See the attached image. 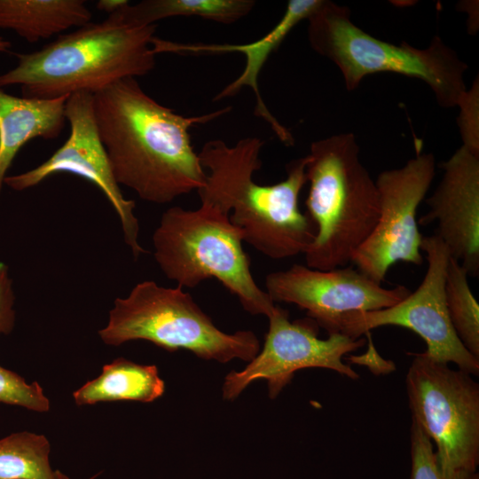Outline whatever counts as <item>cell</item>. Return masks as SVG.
<instances>
[{
  "label": "cell",
  "mask_w": 479,
  "mask_h": 479,
  "mask_svg": "<svg viewBox=\"0 0 479 479\" xmlns=\"http://www.w3.org/2000/svg\"><path fill=\"white\" fill-rule=\"evenodd\" d=\"M405 377L413 420L436 447L446 475L476 472L479 464V384L472 375L422 353Z\"/></svg>",
  "instance_id": "cell-8"
},
{
  "label": "cell",
  "mask_w": 479,
  "mask_h": 479,
  "mask_svg": "<svg viewBox=\"0 0 479 479\" xmlns=\"http://www.w3.org/2000/svg\"><path fill=\"white\" fill-rule=\"evenodd\" d=\"M93 94L76 92L65 104L70 135L45 161L26 172L8 175L4 185L21 192L32 188L57 173L67 172L95 185L114 208L123 239L135 260L146 251L138 242L139 223L134 213L135 201L126 199L116 182L106 149L100 139L94 114Z\"/></svg>",
  "instance_id": "cell-12"
},
{
  "label": "cell",
  "mask_w": 479,
  "mask_h": 479,
  "mask_svg": "<svg viewBox=\"0 0 479 479\" xmlns=\"http://www.w3.org/2000/svg\"><path fill=\"white\" fill-rule=\"evenodd\" d=\"M269 329L259 353L241 371H232L224 379L223 397L233 400L253 381L267 382L270 398H275L292 381L296 371L325 368L351 380L359 374L343 362V357L365 345V339L340 334L318 336V326L308 318L289 321V312L276 305L268 317Z\"/></svg>",
  "instance_id": "cell-10"
},
{
  "label": "cell",
  "mask_w": 479,
  "mask_h": 479,
  "mask_svg": "<svg viewBox=\"0 0 479 479\" xmlns=\"http://www.w3.org/2000/svg\"><path fill=\"white\" fill-rule=\"evenodd\" d=\"M155 24H137L114 12L38 51L16 53L17 65L0 75V88L20 85L22 97L53 99L95 94L117 81L145 76L155 67Z\"/></svg>",
  "instance_id": "cell-3"
},
{
  "label": "cell",
  "mask_w": 479,
  "mask_h": 479,
  "mask_svg": "<svg viewBox=\"0 0 479 479\" xmlns=\"http://www.w3.org/2000/svg\"><path fill=\"white\" fill-rule=\"evenodd\" d=\"M12 47L10 41L0 35V52H7Z\"/></svg>",
  "instance_id": "cell-27"
},
{
  "label": "cell",
  "mask_w": 479,
  "mask_h": 479,
  "mask_svg": "<svg viewBox=\"0 0 479 479\" xmlns=\"http://www.w3.org/2000/svg\"><path fill=\"white\" fill-rule=\"evenodd\" d=\"M420 249L426 253L428 268L415 291L390 307L342 313L320 327L328 334H340L352 339H358L380 326L408 328L425 342V355L439 362L452 363L471 375H478L479 359L458 338L445 304L444 284L451 257L449 251L435 234L422 237Z\"/></svg>",
  "instance_id": "cell-9"
},
{
  "label": "cell",
  "mask_w": 479,
  "mask_h": 479,
  "mask_svg": "<svg viewBox=\"0 0 479 479\" xmlns=\"http://www.w3.org/2000/svg\"><path fill=\"white\" fill-rule=\"evenodd\" d=\"M410 454L411 479H479L477 472L444 474L431 440L413 420L410 428Z\"/></svg>",
  "instance_id": "cell-22"
},
{
  "label": "cell",
  "mask_w": 479,
  "mask_h": 479,
  "mask_svg": "<svg viewBox=\"0 0 479 479\" xmlns=\"http://www.w3.org/2000/svg\"><path fill=\"white\" fill-rule=\"evenodd\" d=\"M165 383L155 365L117 358L105 365L102 373L73 393L77 405L98 402L134 400L153 402L161 397Z\"/></svg>",
  "instance_id": "cell-18"
},
{
  "label": "cell",
  "mask_w": 479,
  "mask_h": 479,
  "mask_svg": "<svg viewBox=\"0 0 479 479\" xmlns=\"http://www.w3.org/2000/svg\"><path fill=\"white\" fill-rule=\"evenodd\" d=\"M323 0H290L277 25L258 40L240 44L230 43H182L154 36L151 44L154 54L173 53L185 56L220 55L232 52L241 53L246 65L241 74L216 94L213 101L233 97L248 86L255 96V114L263 119L278 138L286 145H293L294 139L270 112L263 100L258 86L259 75L271 54L275 51L302 20H307L322 4Z\"/></svg>",
  "instance_id": "cell-15"
},
{
  "label": "cell",
  "mask_w": 479,
  "mask_h": 479,
  "mask_svg": "<svg viewBox=\"0 0 479 479\" xmlns=\"http://www.w3.org/2000/svg\"><path fill=\"white\" fill-rule=\"evenodd\" d=\"M307 157L305 205L317 232L303 254L306 266L320 271L348 266L378 221L376 183L359 160L352 133L313 142Z\"/></svg>",
  "instance_id": "cell-4"
},
{
  "label": "cell",
  "mask_w": 479,
  "mask_h": 479,
  "mask_svg": "<svg viewBox=\"0 0 479 479\" xmlns=\"http://www.w3.org/2000/svg\"><path fill=\"white\" fill-rule=\"evenodd\" d=\"M467 277V271L450 257L444 284L449 318L461 343L479 359V304Z\"/></svg>",
  "instance_id": "cell-21"
},
{
  "label": "cell",
  "mask_w": 479,
  "mask_h": 479,
  "mask_svg": "<svg viewBox=\"0 0 479 479\" xmlns=\"http://www.w3.org/2000/svg\"><path fill=\"white\" fill-rule=\"evenodd\" d=\"M443 177L427 200L428 212L418 221L436 222L435 235L468 276L479 274V153L460 146L443 163Z\"/></svg>",
  "instance_id": "cell-14"
},
{
  "label": "cell",
  "mask_w": 479,
  "mask_h": 479,
  "mask_svg": "<svg viewBox=\"0 0 479 479\" xmlns=\"http://www.w3.org/2000/svg\"><path fill=\"white\" fill-rule=\"evenodd\" d=\"M102 144L119 185L143 200L168 204L204 186L206 172L191 143L190 129L231 110L184 116L144 91L136 78L93 94Z\"/></svg>",
  "instance_id": "cell-1"
},
{
  "label": "cell",
  "mask_w": 479,
  "mask_h": 479,
  "mask_svg": "<svg viewBox=\"0 0 479 479\" xmlns=\"http://www.w3.org/2000/svg\"><path fill=\"white\" fill-rule=\"evenodd\" d=\"M91 16L82 0H0V28L12 30L29 43L81 27Z\"/></svg>",
  "instance_id": "cell-17"
},
{
  "label": "cell",
  "mask_w": 479,
  "mask_h": 479,
  "mask_svg": "<svg viewBox=\"0 0 479 479\" xmlns=\"http://www.w3.org/2000/svg\"><path fill=\"white\" fill-rule=\"evenodd\" d=\"M50 452L43 435L21 431L0 439V479H54Z\"/></svg>",
  "instance_id": "cell-20"
},
{
  "label": "cell",
  "mask_w": 479,
  "mask_h": 479,
  "mask_svg": "<svg viewBox=\"0 0 479 479\" xmlns=\"http://www.w3.org/2000/svg\"><path fill=\"white\" fill-rule=\"evenodd\" d=\"M129 3L130 2L126 0H99L97 3L96 6L98 11L104 12L108 15H111L120 11Z\"/></svg>",
  "instance_id": "cell-26"
},
{
  "label": "cell",
  "mask_w": 479,
  "mask_h": 479,
  "mask_svg": "<svg viewBox=\"0 0 479 479\" xmlns=\"http://www.w3.org/2000/svg\"><path fill=\"white\" fill-rule=\"evenodd\" d=\"M436 173L432 153H420L403 167L382 171L375 183L380 195V214L366 240L354 252L351 262L378 284L398 262L420 265L422 235L416 220Z\"/></svg>",
  "instance_id": "cell-11"
},
{
  "label": "cell",
  "mask_w": 479,
  "mask_h": 479,
  "mask_svg": "<svg viewBox=\"0 0 479 479\" xmlns=\"http://www.w3.org/2000/svg\"><path fill=\"white\" fill-rule=\"evenodd\" d=\"M255 5L254 0H144L130 3L116 12L123 19L140 25L177 16H197L232 24L247 16Z\"/></svg>",
  "instance_id": "cell-19"
},
{
  "label": "cell",
  "mask_w": 479,
  "mask_h": 479,
  "mask_svg": "<svg viewBox=\"0 0 479 479\" xmlns=\"http://www.w3.org/2000/svg\"><path fill=\"white\" fill-rule=\"evenodd\" d=\"M265 287L274 302L298 306L319 327L342 313L390 307L411 293L404 286L383 287L349 265L320 271L294 264L267 274Z\"/></svg>",
  "instance_id": "cell-13"
},
{
  "label": "cell",
  "mask_w": 479,
  "mask_h": 479,
  "mask_svg": "<svg viewBox=\"0 0 479 479\" xmlns=\"http://www.w3.org/2000/svg\"><path fill=\"white\" fill-rule=\"evenodd\" d=\"M98 335L110 346L144 340L221 363L234 358L249 362L261 349L252 331L223 332L183 287H165L153 280L137 283L127 296L114 300Z\"/></svg>",
  "instance_id": "cell-7"
},
{
  "label": "cell",
  "mask_w": 479,
  "mask_h": 479,
  "mask_svg": "<svg viewBox=\"0 0 479 479\" xmlns=\"http://www.w3.org/2000/svg\"><path fill=\"white\" fill-rule=\"evenodd\" d=\"M98 475V474L97 475H92L91 477L88 478V479H96L97 476ZM54 479H72L70 478L69 476L66 475L65 474H63L61 471L59 470H55L54 471Z\"/></svg>",
  "instance_id": "cell-28"
},
{
  "label": "cell",
  "mask_w": 479,
  "mask_h": 479,
  "mask_svg": "<svg viewBox=\"0 0 479 479\" xmlns=\"http://www.w3.org/2000/svg\"><path fill=\"white\" fill-rule=\"evenodd\" d=\"M153 256L163 274L181 287L194 288L215 278L252 315L270 317L276 308L255 283L243 238L229 215L201 202L197 209L168 208L152 237Z\"/></svg>",
  "instance_id": "cell-5"
},
{
  "label": "cell",
  "mask_w": 479,
  "mask_h": 479,
  "mask_svg": "<svg viewBox=\"0 0 479 479\" xmlns=\"http://www.w3.org/2000/svg\"><path fill=\"white\" fill-rule=\"evenodd\" d=\"M67 98L17 97L0 88V197L8 170L20 148L32 139H55L60 135Z\"/></svg>",
  "instance_id": "cell-16"
},
{
  "label": "cell",
  "mask_w": 479,
  "mask_h": 479,
  "mask_svg": "<svg viewBox=\"0 0 479 479\" xmlns=\"http://www.w3.org/2000/svg\"><path fill=\"white\" fill-rule=\"evenodd\" d=\"M0 403L44 412L50 401L37 381L27 383L20 374L0 365Z\"/></svg>",
  "instance_id": "cell-23"
},
{
  "label": "cell",
  "mask_w": 479,
  "mask_h": 479,
  "mask_svg": "<svg viewBox=\"0 0 479 479\" xmlns=\"http://www.w3.org/2000/svg\"><path fill=\"white\" fill-rule=\"evenodd\" d=\"M307 20L311 48L337 66L348 90L368 75L390 72L426 82L443 107L459 106L467 92V64L437 35L426 49L387 43L357 27L348 7L324 0Z\"/></svg>",
  "instance_id": "cell-6"
},
{
  "label": "cell",
  "mask_w": 479,
  "mask_h": 479,
  "mask_svg": "<svg viewBox=\"0 0 479 479\" xmlns=\"http://www.w3.org/2000/svg\"><path fill=\"white\" fill-rule=\"evenodd\" d=\"M263 140L248 137L229 145L221 139L206 142L198 153L205 169L201 202L229 215L243 241L274 260L304 254L317 229L299 208V195L307 183V155L287 165V177L274 185L257 184Z\"/></svg>",
  "instance_id": "cell-2"
},
{
  "label": "cell",
  "mask_w": 479,
  "mask_h": 479,
  "mask_svg": "<svg viewBox=\"0 0 479 479\" xmlns=\"http://www.w3.org/2000/svg\"><path fill=\"white\" fill-rule=\"evenodd\" d=\"M15 294L13 282L7 264L0 262V336L9 334L14 326Z\"/></svg>",
  "instance_id": "cell-25"
},
{
  "label": "cell",
  "mask_w": 479,
  "mask_h": 479,
  "mask_svg": "<svg viewBox=\"0 0 479 479\" xmlns=\"http://www.w3.org/2000/svg\"><path fill=\"white\" fill-rule=\"evenodd\" d=\"M460 107L459 127L464 146L479 153L478 139V86L467 90L459 104Z\"/></svg>",
  "instance_id": "cell-24"
}]
</instances>
